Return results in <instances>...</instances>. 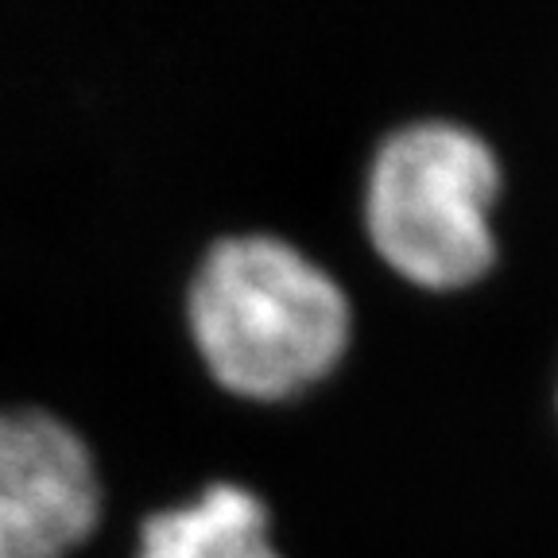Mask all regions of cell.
I'll list each match as a JSON object with an SVG mask.
<instances>
[{"instance_id":"cell-2","label":"cell","mask_w":558,"mask_h":558,"mask_svg":"<svg viewBox=\"0 0 558 558\" xmlns=\"http://www.w3.org/2000/svg\"><path fill=\"white\" fill-rule=\"evenodd\" d=\"M497 151L453 121L396 129L365 179V233L384 268L418 291H465L497 264Z\"/></svg>"},{"instance_id":"cell-3","label":"cell","mask_w":558,"mask_h":558,"mask_svg":"<svg viewBox=\"0 0 558 558\" xmlns=\"http://www.w3.org/2000/svg\"><path fill=\"white\" fill-rule=\"evenodd\" d=\"M89 442L47 408H0V558H70L101 523Z\"/></svg>"},{"instance_id":"cell-1","label":"cell","mask_w":558,"mask_h":558,"mask_svg":"<svg viewBox=\"0 0 558 558\" xmlns=\"http://www.w3.org/2000/svg\"><path fill=\"white\" fill-rule=\"evenodd\" d=\"M186 326L209 380L236 400L283 403L345 361L353 306L299 244L236 233L209 244L186 291Z\"/></svg>"},{"instance_id":"cell-4","label":"cell","mask_w":558,"mask_h":558,"mask_svg":"<svg viewBox=\"0 0 558 558\" xmlns=\"http://www.w3.org/2000/svg\"><path fill=\"white\" fill-rule=\"evenodd\" d=\"M136 558H283L271 543V512L248 485L214 481L183 505L140 523Z\"/></svg>"}]
</instances>
